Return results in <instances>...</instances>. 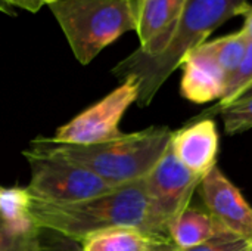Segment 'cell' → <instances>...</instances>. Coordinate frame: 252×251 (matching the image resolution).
<instances>
[{
  "instance_id": "9",
  "label": "cell",
  "mask_w": 252,
  "mask_h": 251,
  "mask_svg": "<svg viewBox=\"0 0 252 251\" xmlns=\"http://www.w3.org/2000/svg\"><path fill=\"white\" fill-rule=\"evenodd\" d=\"M188 0H134L139 52L157 56L170 44L180 24Z\"/></svg>"
},
{
  "instance_id": "11",
  "label": "cell",
  "mask_w": 252,
  "mask_h": 251,
  "mask_svg": "<svg viewBox=\"0 0 252 251\" xmlns=\"http://www.w3.org/2000/svg\"><path fill=\"white\" fill-rule=\"evenodd\" d=\"M182 96L195 104H207L221 99L226 92L227 75L201 49L189 52L182 62Z\"/></svg>"
},
{
  "instance_id": "18",
  "label": "cell",
  "mask_w": 252,
  "mask_h": 251,
  "mask_svg": "<svg viewBox=\"0 0 252 251\" xmlns=\"http://www.w3.org/2000/svg\"><path fill=\"white\" fill-rule=\"evenodd\" d=\"M162 249L165 251H252V244L233 232H224L193 249L179 250L174 246H164Z\"/></svg>"
},
{
  "instance_id": "8",
  "label": "cell",
  "mask_w": 252,
  "mask_h": 251,
  "mask_svg": "<svg viewBox=\"0 0 252 251\" xmlns=\"http://www.w3.org/2000/svg\"><path fill=\"white\" fill-rule=\"evenodd\" d=\"M198 188L208 213L227 231L251 241L252 207L217 164L202 178Z\"/></svg>"
},
{
  "instance_id": "19",
  "label": "cell",
  "mask_w": 252,
  "mask_h": 251,
  "mask_svg": "<svg viewBox=\"0 0 252 251\" xmlns=\"http://www.w3.org/2000/svg\"><path fill=\"white\" fill-rule=\"evenodd\" d=\"M38 251H81V244L61 234L41 229Z\"/></svg>"
},
{
  "instance_id": "14",
  "label": "cell",
  "mask_w": 252,
  "mask_h": 251,
  "mask_svg": "<svg viewBox=\"0 0 252 251\" xmlns=\"http://www.w3.org/2000/svg\"><path fill=\"white\" fill-rule=\"evenodd\" d=\"M40 231L30 216L12 217L0 212V251H38Z\"/></svg>"
},
{
  "instance_id": "5",
  "label": "cell",
  "mask_w": 252,
  "mask_h": 251,
  "mask_svg": "<svg viewBox=\"0 0 252 251\" xmlns=\"http://www.w3.org/2000/svg\"><path fill=\"white\" fill-rule=\"evenodd\" d=\"M24 157L30 166V182L25 188L38 201L71 204L99 197L117 188L59 155L30 148L24 151Z\"/></svg>"
},
{
  "instance_id": "2",
  "label": "cell",
  "mask_w": 252,
  "mask_h": 251,
  "mask_svg": "<svg viewBox=\"0 0 252 251\" xmlns=\"http://www.w3.org/2000/svg\"><path fill=\"white\" fill-rule=\"evenodd\" d=\"M250 7L248 0H188L176 34L162 53L145 56L134 50L112 68V74L121 80H136L139 86L136 104L145 108L189 52L204 44L216 28L233 16L245 15Z\"/></svg>"
},
{
  "instance_id": "4",
  "label": "cell",
  "mask_w": 252,
  "mask_h": 251,
  "mask_svg": "<svg viewBox=\"0 0 252 251\" xmlns=\"http://www.w3.org/2000/svg\"><path fill=\"white\" fill-rule=\"evenodd\" d=\"M49 7L83 65L127 31L136 30L134 0H56Z\"/></svg>"
},
{
  "instance_id": "6",
  "label": "cell",
  "mask_w": 252,
  "mask_h": 251,
  "mask_svg": "<svg viewBox=\"0 0 252 251\" xmlns=\"http://www.w3.org/2000/svg\"><path fill=\"white\" fill-rule=\"evenodd\" d=\"M139 86L134 78H126L105 98L89 107L66 124L61 126L52 142L89 146L117 139L123 135L120 123L126 111L137 102Z\"/></svg>"
},
{
  "instance_id": "13",
  "label": "cell",
  "mask_w": 252,
  "mask_h": 251,
  "mask_svg": "<svg viewBox=\"0 0 252 251\" xmlns=\"http://www.w3.org/2000/svg\"><path fill=\"white\" fill-rule=\"evenodd\" d=\"M81 251H152L161 247L146 234L133 228H111L86 237Z\"/></svg>"
},
{
  "instance_id": "21",
  "label": "cell",
  "mask_w": 252,
  "mask_h": 251,
  "mask_svg": "<svg viewBox=\"0 0 252 251\" xmlns=\"http://www.w3.org/2000/svg\"><path fill=\"white\" fill-rule=\"evenodd\" d=\"M245 16V24H244V27H242V34L251 41L252 40V6L250 7V10L244 15Z\"/></svg>"
},
{
  "instance_id": "22",
  "label": "cell",
  "mask_w": 252,
  "mask_h": 251,
  "mask_svg": "<svg viewBox=\"0 0 252 251\" xmlns=\"http://www.w3.org/2000/svg\"><path fill=\"white\" fill-rule=\"evenodd\" d=\"M0 12L3 13H7V15H15V10L13 7L6 1V0H0Z\"/></svg>"
},
{
  "instance_id": "17",
  "label": "cell",
  "mask_w": 252,
  "mask_h": 251,
  "mask_svg": "<svg viewBox=\"0 0 252 251\" xmlns=\"http://www.w3.org/2000/svg\"><path fill=\"white\" fill-rule=\"evenodd\" d=\"M252 84V40L248 43L245 56L242 59V62L239 64V67L235 70V72L229 77L227 84H226V92L224 96L219 101L217 105H214L213 108H223L232 102H235L239 95L248 89Z\"/></svg>"
},
{
  "instance_id": "3",
  "label": "cell",
  "mask_w": 252,
  "mask_h": 251,
  "mask_svg": "<svg viewBox=\"0 0 252 251\" xmlns=\"http://www.w3.org/2000/svg\"><path fill=\"white\" fill-rule=\"evenodd\" d=\"M171 138L173 130L168 127H149L89 146L37 138L30 148L59 155L90 170L112 186H123L146 178L168 149Z\"/></svg>"
},
{
  "instance_id": "15",
  "label": "cell",
  "mask_w": 252,
  "mask_h": 251,
  "mask_svg": "<svg viewBox=\"0 0 252 251\" xmlns=\"http://www.w3.org/2000/svg\"><path fill=\"white\" fill-rule=\"evenodd\" d=\"M248 43L250 40L242 34V31H238L213 41H205L199 47L224 71L229 80L242 62Z\"/></svg>"
},
{
  "instance_id": "20",
  "label": "cell",
  "mask_w": 252,
  "mask_h": 251,
  "mask_svg": "<svg viewBox=\"0 0 252 251\" xmlns=\"http://www.w3.org/2000/svg\"><path fill=\"white\" fill-rule=\"evenodd\" d=\"M12 7H21L28 12H38L44 4H50L56 0H6Z\"/></svg>"
},
{
  "instance_id": "7",
  "label": "cell",
  "mask_w": 252,
  "mask_h": 251,
  "mask_svg": "<svg viewBox=\"0 0 252 251\" xmlns=\"http://www.w3.org/2000/svg\"><path fill=\"white\" fill-rule=\"evenodd\" d=\"M202 176L185 167L171 149V143L157 166L143 178L146 192L159 216L168 223L179 216L192 200Z\"/></svg>"
},
{
  "instance_id": "12",
  "label": "cell",
  "mask_w": 252,
  "mask_h": 251,
  "mask_svg": "<svg viewBox=\"0 0 252 251\" xmlns=\"http://www.w3.org/2000/svg\"><path fill=\"white\" fill-rule=\"evenodd\" d=\"M224 232L230 231L221 226L210 213L190 206L176 216L168 226L170 240L179 250L198 247Z\"/></svg>"
},
{
  "instance_id": "16",
  "label": "cell",
  "mask_w": 252,
  "mask_h": 251,
  "mask_svg": "<svg viewBox=\"0 0 252 251\" xmlns=\"http://www.w3.org/2000/svg\"><path fill=\"white\" fill-rule=\"evenodd\" d=\"M211 114H221L227 135L244 133L252 127V96L238 99L223 108H210L202 115L204 118H210Z\"/></svg>"
},
{
  "instance_id": "1",
  "label": "cell",
  "mask_w": 252,
  "mask_h": 251,
  "mask_svg": "<svg viewBox=\"0 0 252 251\" xmlns=\"http://www.w3.org/2000/svg\"><path fill=\"white\" fill-rule=\"evenodd\" d=\"M28 215L38 229H47L78 243L105 229L133 228L159 246H173L168 223L151 201L143 179L71 204H50L30 195Z\"/></svg>"
},
{
  "instance_id": "10",
  "label": "cell",
  "mask_w": 252,
  "mask_h": 251,
  "mask_svg": "<svg viewBox=\"0 0 252 251\" xmlns=\"http://www.w3.org/2000/svg\"><path fill=\"white\" fill-rule=\"evenodd\" d=\"M219 141L214 120L202 118L173 132L171 149L185 167L204 178L217 164Z\"/></svg>"
},
{
  "instance_id": "25",
  "label": "cell",
  "mask_w": 252,
  "mask_h": 251,
  "mask_svg": "<svg viewBox=\"0 0 252 251\" xmlns=\"http://www.w3.org/2000/svg\"><path fill=\"white\" fill-rule=\"evenodd\" d=\"M251 244H252V240H251Z\"/></svg>"
},
{
  "instance_id": "23",
  "label": "cell",
  "mask_w": 252,
  "mask_h": 251,
  "mask_svg": "<svg viewBox=\"0 0 252 251\" xmlns=\"http://www.w3.org/2000/svg\"><path fill=\"white\" fill-rule=\"evenodd\" d=\"M251 96H252V84L248 87V89H245V90L239 95V98H238V99H245V98H251ZM238 99H236V101H238Z\"/></svg>"
},
{
  "instance_id": "24",
  "label": "cell",
  "mask_w": 252,
  "mask_h": 251,
  "mask_svg": "<svg viewBox=\"0 0 252 251\" xmlns=\"http://www.w3.org/2000/svg\"><path fill=\"white\" fill-rule=\"evenodd\" d=\"M162 247H164V246H161V247H155V249H154L152 251H165L164 249H162Z\"/></svg>"
}]
</instances>
